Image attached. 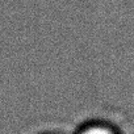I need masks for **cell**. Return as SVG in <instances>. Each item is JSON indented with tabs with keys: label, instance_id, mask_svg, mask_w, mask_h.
<instances>
[{
	"label": "cell",
	"instance_id": "obj_1",
	"mask_svg": "<svg viewBox=\"0 0 134 134\" xmlns=\"http://www.w3.org/2000/svg\"><path fill=\"white\" fill-rule=\"evenodd\" d=\"M78 134H118V133L114 129H112L110 126L100 125V124H93V125L83 127L82 130H79Z\"/></svg>",
	"mask_w": 134,
	"mask_h": 134
}]
</instances>
